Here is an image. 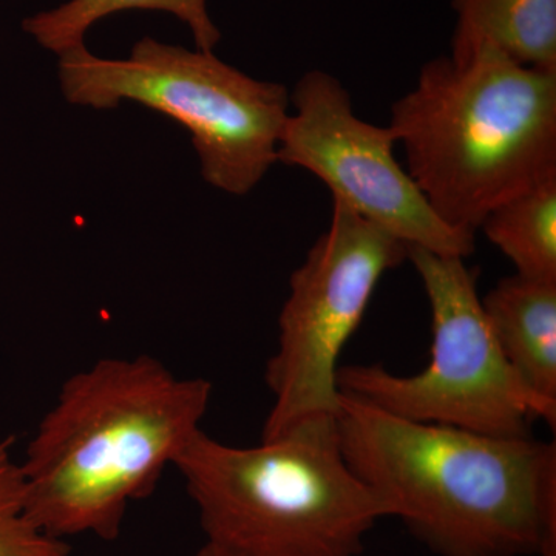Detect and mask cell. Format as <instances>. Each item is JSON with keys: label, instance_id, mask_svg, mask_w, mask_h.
Wrapping results in <instances>:
<instances>
[{"label": "cell", "instance_id": "cell-1", "mask_svg": "<svg viewBox=\"0 0 556 556\" xmlns=\"http://www.w3.org/2000/svg\"><path fill=\"white\" fill-rule=\"evenodd\" d=\"M351 468L438 556H556V445L415 422L340 393Z\"/></svg>", "mask_w": 556, "mask_h": 556}, {"label": "cell", "instance_id": "cell-2", "mask_svg": "<svg viewBox=\"0 0 556 556\" xmlns=\"http://www.w3.org/2000/svg\"><path fill=\"white\" fill-rule=\"evenodd\" d=\"M212 383L138 354L102 357L61 386L20 460L27 511L65 541H113L203 430Z\"/></svg>", "mask_w": 556, "mask_h": 556}, {"label": "cell", "instance_id": "cell-3", "mask_svg": "<svg viewBox=\"0 0 556 556\" xmlns=\"http://www.w3.org/2000/svg\"><path fill=\"white\" fill-rule=\"evenodd\" d=\"M387 127L442 222L475 236L493 208L556 174V72L490 47L434 58Z\"/></svg>", "mask_w": 556, "mask_h": 556}, {"label": "cell", "instance_id": "cell-4", "mask_svg": "<svg viewBox=\"0 0 556 556\" xmlns=\"http://www.w3.org/2000/svg\"><path fill=\"white\" fill-rule=\"evenodd\" d=\"M204 544L223 556H361L390 508L348 463L336 415L258 445L201 430L175 463Z\"/></svg>", "mask_w": 556, "mask_h": 556}, {"label": "cell", "instance_id": "cell-5", "mask_svg": "<svg viewBox=\"0 0 556 556\" xmlns=\"http://www.w3.org/2000/svg\"><path fill=\"white\" fill-rule=\"evenodd\" d=\"M60 58L65 100L94 110L134 101L177 121L192 137L208 185L243 197L278 163L291 115L283 84L251 78L214 51L142 38L127 60H105L86 43Z\"/></svg>", "mask_w": 556, "mask_h": 556}, {"label": "cell", "instance_id": "cell-6", "mask_svg": "<svg viewBox=\"0 0 556 556\" xmlns=\"http://www.w3.org/2000/svg\"><path fill=\"white\" fill-rule=\"evenodd\" d=\"M431 309V357L422 371L399 376L382 365H346L339 393L390 415L500 438L532 437L556 426V402L538 396L508 364L466 258L408 247Z\"/></svg>", "mask_w": 556, "mask_h": 556}, {"label": "cell", "instance_id": "cell-7", "mask_svg": "<svg viewBox=\"0 0 556 556\" xmlns=\"http://www.w3.org/2000/svg\"><path fill=\"white\" fill-rule=\"evenodd\" d=\"M408 260V247L332 200L331 225L289 278L276 353L265 380L273 405L262 439L339 407V361L379 281Z\"/></svg>", "mask_w": 556, "mask_h": 556}, {"label": "cell", "instance_id": "cell-8", "mask_svg": "<svg viewBox=\"0 0 556 556\" xmlns=\"http://www.w3.org/2000/svg\"><path fill=\"white\" fill-rule=\"evenodd\" d=\"M291 108L277 161L308 170L351 211L407 247L467 258L473 233L442 222L415 179L399 164L388 127L358 118L338 78L311 70L291 91Z\"/></svg>", "mask_w": 556, "mask_h": 556}, {"label": "cell", "instance_id": "cell-9", "mask_svg": "<svg viewBox=\"0 0 556 556\" xmlns=\"http://www.w3.org/2000/svg\"><path fill=\"white\" fill-rule=\"evenodd\" d=\"M481 302L508 364L533 393L556 402V281L515 274Z\"/></svg>", "mask_w": 556, "mask_h": 556}, {"label": "cell", "instance_id": "cell-10", "mask_svg": "<svg viewBox=\"0 0 556 556\" xmlns=\"http://www.w3.org/2000/svg\"><path fill=\"white\" fill-rule=\"evenodd\" d=\"M450 53L490 47L527 67L556 72V0H452Z\"/></svg>", "mask_w": 556, "mask_h": 556}, {"label": "cell", "instance_id": "cell-11", "mask_svg": "<svg viewBox=\"0 0 556 556\" xmlns=\"http://www.w3.org/2000/svg\"><path fill=\"white\" fill-rule=\"evenodd\" d=\"M161 11L181 21L192 33L195 49L214 51L222 39L207 10V0H67L56 9L39 11L22 24L42 49L61 56L84 46L98 22L124 11Z\"/></svg>", "mask_w": 556, "mask_h": 556}, {"label": "cell", "instance_id": "cell-12", "mask_svg": "<svg viewBox=\"0 0 556 556\" xmlns=\"http://www.w3.org/2000/svg\"><path fill=\"white\" fill-rule=\"evenodd\" d=\"M479 229L518 276L556 281V174L493 208Z\"/></svg>", "mask_w": 556, "mask_h": 556}, {"label": "cell", "instance_id": "cell-13", "mask_svg": "<svg viewBox=\"0 0 556 556\" xmlns=\"http://www.w3.org/2000/svg\"><path fill=\"white\" fill-rule=\"evenodd\" d=\"M13 444L0 438V556H70L67 541L47 535L28 515Z\"/></svg>", "mask_w": 556, "mask_h": 556}, {"label": "cell", "instance_id": "cell-14", "mask_svg": "<svg viewBox=\"0 0 556 556\" xmlns=\"http://www.w3.org/2000/svg\"><path fill=\"white\" fill-rule=\"evenodd\" d=\"M190 556H223L219 555L218 552H215L214 548H211L206 546V544H203V546L197 548L195 552H193Z\"/></svg>", "mask_w": 556, "mask_h": 556}]
</instances>
